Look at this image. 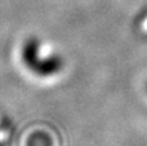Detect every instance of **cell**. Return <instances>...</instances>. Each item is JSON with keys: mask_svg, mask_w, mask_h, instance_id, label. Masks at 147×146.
Here are the masks:
<instances>
[{"mask_svg": "<svg viewBox=\"0 0 147 146\" xmlns=\"http://www.w3.org/2000/svg\"><path fill=\"white\" fill-rule=\"evenodd\" d=\"M40 44L38 40L31 39L27 41L25 49H23V59L28 69H31L35 74L40 76H51L54 75L62 69L63 64L58 56H48L43 57L39 54Z\"/></svg>", "mask_w": 147, "mask_h": 146, "instance_id": "obj_1", "label": "cell"}]
</instances>
